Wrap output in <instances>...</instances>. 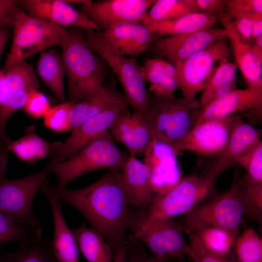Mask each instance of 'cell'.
<instances>
[{
  "instance_id": "5bb4252c",
  "label": "cell",
  "mask_w": 262,
  "mask_h": 262,
  "mask_svg": "<svg viewBox=\"0 0 262 262\" xmlns=\"http://www.w3.org/2000/svg\"><path fill=\"white\" fill-rule=\"evenodd\" d=\"M155 1L88 0L80 5L82 12L102 32L118 24L141 22Z\"/></svg>"
},
{
  "instance_id": "db71d44e",
  "label": "cell",
  "mask_w": 262,
  "mask_h": 262,
  "mask_svg": "<svg viewBox=\"0 0 262 262\" xmlns=\"http://www.w3.org/2000/svg\"><path fill=\"white\" fill-rule=\"evenodd\" d=\"M179 262H185V260H184V259H182V260L179 261Z\"/></svg>"
},
{
  "instance_id": "f5cc1de1",
  "label": "cell",
  "mask_w": 262,
  "mask_h": 262,
  "mask_svg": "<svg viewBox=\"0 0 262 262\" xmlns=\"http://www.w3.org/2000/svg\"><path fill=\"white\" fill-rule=\"evenodd\" d=\"M4 73L3 72L1 69H0V88L1 84V82L3 78Z\"/></svg>"
},
{
  "instance_id": "ab89813d",
  "label": "cell",
  "mask_w": 262,
  "mask_h": 262,
  "mask_svg": "<svg viewBox=\"0 0 262 262\" xmlns=\"http://www.w3.org/2000/svg\"><path fill=\"white\" fill-rule=\"evenodd\" d=\"M136 238L132 235L114 253L113 262H159L154 257H148L144 249L134 247Z\"/></svg>"
},
{
  "instance_id": "bcb514c9",
  "label": "cell",
  "mask_w": 262,
  "mask_h": 262,
  "mask_svg": "<svg viewBox=\"0 0 262 262\" xmlns=\"http://www.w3.org/2000/svg\"><path fill=\"white\" fill-rule=\"evenodd\" d=\"M21 9L15 0H0V27L5 25L13 27Z\"/></svg>"
},
{
  "instance_id": "7c38bea8",
  "label": "cell",
  "mask_w": 262,
  "mask_h": 262,
  "mask_svg": "<svg viewBox=\"0 0 262 262\" xmlns=\"http://www.w3.org/2000/svg\"><path fill=\"white\" fill-rule=\"evenodd\" d=\"M230 49L226 39L209 45L177 64L175 80L183 97L195 98L207 86L216 68L215 65L228 58Z\"/></svg>"
},
{
  "instance_id": "6da1fadb",
  "label": "cell",
  "mask_w": 262,
  "mask_h": 262,
  "mask_svg": "<svg viewBox=\"0 0 262 262\" xmlns=\"http://www.w3.org/2000/svg\"><path fill=\"white\" fill-rule=\"evenodd\" d=\"M48 188L60 201L79 210L114 252L127 241L131 209L120 170L109 169L96 181L80 189L60 188L49 184Z\"/></svg>"
},
{
  "instance_id": "7402d4cb",
  "label": "cell",
  "mask_w": 262,
  "mask_h": 262,
  "mask_svg": "<svg viewBox=\"0 0 262 262\" xmlns=\"http://www.w3.org/2000/svg\"><path fill=\"white\" fill-rule=\"evenodd\" d=\"M262 108V91L249 88H237L225 97L201 108L196 124L206 119L231 116L243 110H256L260 113Z\"/></svg>"
},
{
  "instance_id": "44dd1931",
  "label": "cell",
  "mask_w": 262,
  "mask_h": 262,
  "mask_svg": "<svg viewBox=\"0 0 262 262\" xmlns=\"http://www.w3.org/2000/svg\"><path fill=\"white\" fill-rule=\"evenodd\" d=\"M129 206L147 209L153 198L150 171L144 162L130 154L121 170Z\"/></svg>"
},
{
  "instance_id": "7bdbcfd3",
  "label": "cell",
  "mask_w": 262,
  "mask_h": 262,
  "mask_svg": "<svg viewBox=\"0 0 262 262\" xmlns=\"http://www.w3.org/2000/svg\"><path fill=\"white\" fill-rule=\"evenodd\" d=\"M187 256L193 262H233L228 258L212 253L204 249L192 236L189 235Z\"/></svg>"
},
{
  "instance_id": "f907efd6",
  "label": "cell",
  "mask_w": 262,
  "mask_h": 262,
  "mask_svg": "<svg viewBox=\"0 0 262 262\" xmlns=\"http://www.w3.org/2000/svg\"><path fill=\"white\" fill-rule=\"evenodd\" d=\"M7 162V155L0 153V179L6 177L5 171Z\"/></svg>"
},
{
  "instance_id": "7dc6e473",
  "label": "cell",
  "mask_w": 262,
  "mask_h": 262,
  "mask_svg": "<svg viewBox=\"0 0 262 262\" xmlns=\"http://www.w3.org/2000/svg\"><path fill=\"white\" fill-rule=\"evenodd\" d=\"M144 66L163 72L175 79L176 67L168 62L159 58L148 59Z\"/></svg>"
},
{
  "instance_id": "d6986e66",
  "label": "cell",
  "mask_w": 262,
  "mask_h": 262,
  "mask_svg": "<svg viewBox=\"0 0 262 262\" xmlns=\"http://www.w3.org/2000/svg\"><path fill=\"white\" fill-rule=\"evenodd\" d=\"M235 164L245 171L240 178L246 200V215L259 223L262 218V142L237 158Z\"/></svg>"
},
{
  "instance_id": "11a10c76",
  "label": "cell",
  "mask_w": 262,
  "mask_h": 262,
  "mask_svg": "<svg viewBox=\"0 0 262 262\" xmlns=\"http://www.w3.org/2000/svg\"><path fill=\"white\" fill-rule=\"evenodd\" d=\"M0 262H2L1 261V258L0 257Z\"/></svg>"
},
{
  "instance_id": "f1b7e54d",
  "label": "cell",
  "mask_w": 262,
  "mask_h": 262,
  "mask_svg": "<svg viewBox=\"0 0 262 262\" xmlns=\"http://www.w3.org/2000/svg\"><path fill=\"white\" fill-rule=\"evenodd\" d=\"M37 73L58 98L64 103L66 102L64 93V71L61 56L55 49L42 52L37 64Z\"/></svg>"
},
{
  "instance_id": "7a4b0ae2",
  "label": "cell",
  "mask_w": 262,
  "mask_h": 262,
  "mask_svg": "<svg viewBox=\"0 0 262 262\" xmlns=\"http://www.w3.org/2000/svg\"><path fill=\"white\" fill-rule=\"evenodd\" d=\"M62 49L61 60L67 79V101L75 103L99 91L104 85V66L87 45L83 30H68V40Z\"/></svg>"
},
{
  "instance_id": "681fc988",
  "label": "cell",
  "mask_w": 262,
  "mask_h": 262,
  "mask_svg": "<svg viewBox=\"0 0 262 262\" xmlns=\"http://www.w3.org/2000/svg\"><path fill=\"white\" fill-rule=\"evenodd\" d=\"M262 34V16L254 19L251 33V42L259 35Z\"/></svg>"
},
{
  "instance_id": "b9f144b4",
  "label": "cell",
  "mask_w": 262,
  "mask_h": 262,
  "mask_svg": "<svg viewBox=\"0 0 262 262\" xmlns=\"http://www.w3.org/2000/svg\"><path fill=\"white\" fill-rule=\"evenodd\" d=\"M50 107L47 97L38 90H35L30 94L22 108L26 114L38 119L43 117Z\"/></svg>"
},
{
  "instance_id": "74e56055",
  "label": "cell",
  "mask_w": 262,
  "mask_h": 262,
  "mask_svg": "<svg viewBox=\"0 0 262 262\" xmlns=\"http://www.w3.org/2000/svg\"><path fill=\"white\" fill-rule=\"evenodd\" d=\"M74 103L66 101L50 107L43 117L44 125L57 132L72 130L69 121V114Z\"/></svg>"
},
{
  "instance_id": "f6af8a7d",
  "label": "cell",
  "mask_w": 262,
  "mask_h": 262,
  "mask_svg": "<svg viewBox=\"0 0 262 262\" xmlns=\"http://www.w3.org/2000/svg\"><path fill=\"white\" fill-rule=\"evenodd\" d=\"M262 16L242 15L231 20L232 25L239 37L244 41L251 43L252 29L256 17Z\"/></svg>"
},
{
  "instance_id": "3957f363",
  "label": "cell",
  "mask_w": 262,
  "mask_h": 262,
  "mask_svg": "<svg viewBox=\"0 0 262 262\" xmlns=\"http://www.w3.org/2000/svg\"><path fill=\"white\" fill-rule=\"evenodd\" d=\"M201 108L195 97L177 98L175 95L162 97L150 93L140 116L153 139L172 147L195 126Z\"/></svg>"
},
{
  "instance_id": "9c48e42d",
  "label": "cell",
  "mask_w": 262,
  "mask_h": 262,
  "mask_svg": "<svg viewBox=\"0 0 262 262\" xmlns=\"http://www.w3.org/2000/svg\"><path fill=\"white\" fill-rule=\"evenodd\" d=\"M83 31L88 47L108 64L120 82L124 94L132 109V113L141 115L150 96L146 89L142 66L134 58L113 51L104 41L99 32Z\"/></svg>"
},
{
  "instance_id": "ee69618b",
  "label": "cell",
  "mask_w": 262,
  "mask_h": 262,
  "mask_svg": "<svg viewBox=\"0 0 262 262\" xmlns=\"http://www.w3.org/2000/svg\"><path fill=\"white\" fill-rule=\"evenodd\" d=\"M226 0H186L193 12L218 17L224 13Z\"/></svg>"
},
{
  "instance_id": "c3c4849f",
  "label": "cell",
  "mask_w": 262,
  "mask_h": 262,
  "mask_svg": "<svg viewBox=\"0 0 262 262\" xmlns=\"http://www.w3.org/2000/svg\"><path fill=\"white\" fill-rule=\"evenodd\" d=\"M11 27L10 25H5L0 27V57L11 36L10 28Z\"/></svg>"
},
{
  "instance_id": "ac0fdd59",
  "label": "cell",
  "mask_w": 262,
  "mask_h": 262,
  "mask_svg": "<svg viewBox=\"0 0 262 262\" xmlns=\"http://www.w3.org/2000/svg\"><path fill=\"white\" fill-rule=\"evenodd\" d=\"M27 14L54 25L83 30H98L97 26L67 0H15Z\"/></svg>"
},
{
  "instance_id": "603a6c76",
  "label": "cell",
  "mask_w": 262,
  "mask_h": 262,
  "mask_svg": "<svg viewBox=\"0 0 262 262\" xmlns=\"http://www.w3.org/2000/svg\"><path fill=\"white\" fill-rule=\"evenodd\" d=\"M40 192L48 200L54 222V238L51 246L58 262H79L77 243L63 215L60 201L49 191L48 182L40 188Z\"/></svg>"
},
{
  "instance_id": "cb8c5ba5",
  "label": "cell",
  "mask_w": 262,
  "mask_h": 262,
  "mask_svg": "<svg viewBox=\"0 0 262 262\" xmlns=\"http://www.w3.org/2000/svg\"><path fill=\"white\" fill-rule=\"evenodd\" d=\"M119 106H130L124 94L113 85H103L95 94L74 104L69 114L72 130L101 112Z\"/></svg>"
},
{
  "instance_id": "484cf974",
  "label": "cell",
  "mask_w": 262,
  "mask_h": 262,
  "mask_svg": "<svg viewBox=\"0 0 262 262\" xmlns=\"http://www.w3.org/2000/svg\"><path fill=\"white\" fill-rule=\"evenodd\" d=\"M217 20L216 16L192 12L172 20L152 22L145 25L158 35L172 36L212 28Z\"/></svg>"
},
{
  "instance_id": "836d02e7",
  "label": "cell",
  "mask_w": 262,
  "mask_h": 262,
  "mask_svg": "<svg viewBox=\"0 0 262 262\" xmlns=\"http://www.w3.org/2000/svg\"><path fill=\"white\" fill-rule=\"evenodd\" d=\"M41 226H31L16 223L0 211V245L18 241L41 239Z\"/></svg>"
},
{
  "instance_id": "60d3db41",
  "label": "cell",
  "mask_w": 262,
  "mask_h": 262,
  "mask_svg": "<svg viewBox=\"0 0 262 262\" xmlns=\"http://www.w3.org/2000/svg\"><path fill=\"white\" fill-rule=\"evenodd\" d=\"M224 13L230 20L239 16L262 15V0H226Z\"/></svg>"
},
{
  "instance_id": "d590c367",
  "label": "cell",
  "mask_w": 262,
  "mask_h": 262,
  "mask_svg": "<svg viewBox=\"0 0 262 262\" xmlns=\"http://www.w3.org/2000/svg\"><path fill=\"white\" fill-rule=\"evenodd\" d=\"M234 248L239 262H262V239L253 228L237 237Z\"/></svg>"
},
{
  "instance_id": "8992f818",
  "label": "cell",
  "mask_w": 262,
  "mask_h": 262,
  "mask_svg": "<svg viewBox=\"0 0 262 262\" xmlns=\"http://www.w3.org/2000/svg\"><path fill=\"white\" fill-rule=\"evenodd\" d=\"M129 155L117 147L109 131L72 156L54 164L52 172L57 179L56 186L66 188L72 180L94 171H121Z\"/></svg>"
},
{
  "instance_id": "52a82bcc",
  "label": "cell",
  "mask_w": 262,
  "mask_h": 262,
  "mask_svg": "<svg viewBox=\"0 0 262 262\" xmlns=\"http://www.w3.org/2000/svg\"><path fill=\"white\" fill-rule=\"evenodd\" d=\"M183 230L174 218L148 219L139 209H131L127 231L146 245L160 262H165L169 258L179 261L187 256L188 244Z\"/></svg>"
},
{
  "instance_id": "1f68e13d",
  "label": "cell",
  "mask_w": 262,
  "mask_h": 262,
  "mask_svg": "<svg viewBox=\"0 0 262 262\" xmlns=\"http://www.w3.org/2000/svg\"><path fill=\"white\" fill-rule=\"evenodd\" d=\"M237 67L236 64L229 62L228 58L218 63L199 100L201 108L210 104L217 92L237 83Z\"/></svg>"
},
{
  "instance_id": "4dcf8cb0",
  "label": "cell",
  "mask_w": 262,
  "mask_h": 262,
  "mask_svg": "<svg viewBox=\"0 0 262 262\" xmlns=\"http://www.w3.org/2000/svg\"><path fill=\"white\" fill-rule=\"evenodd\" d=\"M2 262H58L49 240L28 241L19 243L15 251L1 258Z\"/></svg>"
},
{
  "instance_id": "e0dca14e",
  "label": "cell",
  "mask_w": 262,
  "mask_h": 262,
  "mask_svg": "<svg viewBox=\"0 0 262 262\" xmlns=\"http://www.w3.org/2000/svg\"><path fill=\"white\" fill-rule=\"evenodd\" d=\"M227 38L225 29L212 28L156 40L148 49L153 52L165 56L171 64L176 66L214 42Z\"/></svg>"
},
{
  "instance_id": "ffe728a7",
  "label": "cell",
  "mask_w": 262,
  "mask_h": 262,
  "mask_svg": "<svg viewBox=\"0 0 262 262\" xmlns=\"http://www.w3.org/2000/svg\"><path fill=\"white\" fill-rule=\"evenodd\" d=\"M217 19L226 31L227 38L232 47L236 65L247 83V88L262 91V49L243 40L224 13Z\"/></svg>"
},
{
  "instance_id": "2e32d148",
  "label": "cell",
  "mask_w": 262,
  "mask_h": 262,
  "mask_svg": "<svg viewBox=\"0 0 262 262\" xmlns=\"http://www.w3.org/2000/svg\"><path fill=\"white\" fill-rule=\"evenodd\" d=\"M176 152L170 145L153 139L144 154V163L151 175L154 195H163L183 178Z\"/></svg>"
},
{
  "instance_id": "277c9868",
  "label": "cell",
  "mask_w": 262,
  "mask_h": 262,
  "mask_svg": "<svg viewBox=\"0 0 262 262\" xmlns=\"http://www.w3.org/2000/svg\"><path fill=\"white\" fill-rule=\"evenodd\" d=\"M219 176L209 167L203 175L192 174L183 177L167 193L154 195L149 207L139 209L140 212L148 219L183 216L211 196Z\"/></svg>"
},
{
  "instance_id": "4fadbf2b",
  "label": "cell",
  "mask_w": 262,
  "mask_h": 262,
  "mask_svg": "<svg viewBox=\"0 0 262 262\" xmlns=\"http://www.w3.org/2000/svg\"><path fill=\"white\" fill-rule=\"evenodd\" d=\"M239 116L206 119L196 123L172 146L178 153L189 151L207 157H218L225 149Z\"/></svg>"
},
{
  "instance_id": "ba28073f",
  "label": "cell",
  "mask_w": 262,
  "mask_h": 262,
  "mask_svg": "<svg viewBox=\"0 0 262 262\" xmlns=\"http://www.w3.org/2000/svg\"><path fill=\"white\" fill-rule=\"evenodd\" d=\"M13 29L11 49L1 69L4 73L16 64L48 48H62L68 40L66 28L31 16L22 8Z\"/></svg>"
},
{
  "instance_id": "30bf717a",
  "label": "cell",
  "mask_w": 262,
  "mask_h": 262,
  "mask_svg": "<svg viewBox=\"0 0 262 262\" xmlns=\"http://www.w3.org/2000/svg\"><path fill=\"white\" fill-rule=\"evenodd\" d=\"M59 162L52 158L43 169L23 178L0 179V211L16 223L40 226L39 219L32 212L33 200L38 190L48 182L54 164Z\"/></svg>"
},
{
  "instance_id": "d6a6232c",
  "label": "cell",
  "mask_w": 262,
  "mask_h": 262,
  "mask_svg": "<svg viewBox=\"0 0 262 262\" xmlns=\"http://www.w3.org/2000/svg\"><path fill=\"white\" fill-rule=\"evenodd\" d=\"M138 23H120L99 33L113 51L127 56L134 38Z\"/></svg>"
},
{
  "instance_id": "e575fe53",
  "label": "cell",
  "mask_w": 262,
  "mask_h": 262,
  "mask_svg": "<svg viewBox=\"0 0 262 262\" xmlns=\"http://www.w3.org/2000/svg\"><path fill=\"white\" fill-rule=\"evenodd\" d=\"M192 12L186 0H155L141 22L147 24L172 20Z\"/></svg>"
},
{
  "instance_id": "5b68a950",
  "label": "cell",
  "mask_w": 262,
  "mask_h": 262,
  "mask_svg": "<svg viewBox=\"0 0 262 262\" xmlns=\"http://www.w3.org/2000/svg\"><path fill=\"white\" fill-rule=\"evenodd\" d=\"M246 211L244 191L236 173L229 189L184 215L181 225L187 233L195 227L205 225L221 228L239 236V227Z\"/></svg>"
},
{
  "instance_id": "8d00e7d4",
  "label": "cell",
  "mask_w": 262,
  "mask_h": 262,
  "mask_svg": "<svg viewBox=\"0 0 262 262\" xmlns=\"http://www.w3.org/2000/svg\"><path fill=\"white\" fill-rule=\"evenodd\" d=\"M142 68L145 81L150 84V90L152 94L162 97L175 95L177 85L174 77L144 65Z\"/></svg>"
},
{
  "instance_id": "83f0119b",
  "label": "cell",
  "mask_w": 262,
  "mask_h": 262,
  "mask_svg": "<svg viewBox=\"0 0 262 262\" xmlns=\"http://www.w3.org/2000/svg\"><path fill=\"white\" fill-rule=\"evenodd\" d=\"M187 233L193 236L208 251L228 258L238 236L225 229L211 226H199Z\"/></svg>"
},
{
  "instance_id": "8fae6325",
  "label": "cell",
  "mask_w": 262,
  "mask_h": 262,
  "mask_svg": "<svg viewBox=\"0 0 262 262\" xmlns=\"http://www.w3.org/2000/svg\"><path fill=\"white\" fill-rule=\"evenodd\" d=\"M39 82L29 64L21 61L9 68L4 74L0 88V152L7 155L11 141L5 131L9 118L23 107L30 94L38 90Z\"/></svg>"
},
{
  "instance_id": "9a60e30c",
  "label": "cell",
  "mask_w": 262,
  "mask_h": 262,
  "mask_svg": "<svg viewBox=\"0 0 262 262\" xmlns=\"http://www.w3.org/2000/svg\"><path fill=\"white\" fill-rule=\"evenodd\" d=\"M128 108L119 106L107 110L73 128L65 141L50 144L49 153L52 158L61 162L72 156L108 131L117 118Z\"/></svg>"
},
{
  "instance_id": "f35d334b",
  "label": "cell",
  "mask_w": 262,
  "mask_h": 262,
  "mask_svg": "<svg viewBox=\"0 0 262 262\" xmlns=\"http://www.w3.org/2000/svg\"><path fill=\"white\" fill-rule=\"evenodd\" d=\"M132 114V149L130 154L144 155L153 139L143 118Z\"/></svg>"
},
{
  "instance_id": "f546056e",
  "label": "cell",
  "mask_w": 262,
  "mask_h": 262,
  "mask_svg": "<svg viewBox=\"0 0 262 262\" xmlns=\"http://www.w3.org/2000/svg\"><path fill=\"white\" fill-rule=\"evenodd\" d=\"M50 144L38 136L34 126L28 127L22 137L11 141L7 150L12 151L18 159L29 164L37 162L49 152Z\"/></svg>"
},
{
  "instance_id": "d4e9b609",
  "label": "cell",
  "mask_w": 262,
  "mask_h": 262,
  "mask_svg": "<svg viewBox=\"0 0 262 262\" xmlns=\"http://www.w3.org/2000/svg\"><path fill=\"white\" fill-rule=\"evenodd\" d=\"M260 131L241 119L234 126L227 146L211 167L220 175L235 164V160L261 141Z\"/></svg>"
},
{
  "instance_id": "816d5d0a",
  "label": "cell",
  "mask_w": 262,
  "mask_h": 262,
  "mask_svg": "<svg viewBox=\"0 0 262 262\" xmlns=\"http://www.w3.org/2000/svg\"><path fill=\"white\" fill-rule=\"evenodd\" d=\"M252 44L259 48L262 49V34L256 38L253 41Z\"/></svg>"
},
{
  "instance_id": "4316f807",
  "label": "cell",
  "mask_w": 262,
  "mask_h": 262,
  "mask_svg": "<svg viewBox=\"0 0 262 262\" xmlns=\"http://www.w3.org/2000/svg\"><path fill=\"white\" fill-rule=\"evenodd\" d=\"M78 248L87 262H113L114 253L104 237L85 223L71 229Z\"/></svg>"
}]
</instances>
